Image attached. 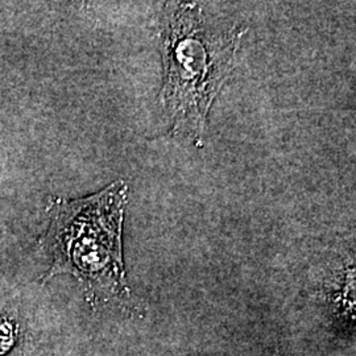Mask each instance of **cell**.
<instances>
[{
	"label": "cell",
	"mask_w": 356,
	"mask_h": 356,
	"mask_svg": "<svg viewBox=\"0 0 356 356\" xmlns=\"http://www.w3.org/2000/svg\"><path fill=\"white\" fill-rule=\"evenodd\" d=\"M245 32L242 26H214L194 3L166 8L160 31L164 67L160 101L170 134L201 145L207 115L234 70Z\"/></svg>",
	"instance_id": "1"
},
{
	"label": "cell",
	"mask_w": 356,
	"mask_h": 356,
	"mask_svg": "<svg viewBox=\"0 0 356 356\" xmlns=\"http://www.w3.org/2000/svg\"><path fill=\"white\" fill-rule=\"evenodd\" d=\"M127 202L123 181L86 198L51 200V222L42 239L51 266L44 280L69 273L91 291H126L122 229Z\"/></svg>",
	"instance_id": "2"
},
{
	"label": "cell",
	"mask_w": 356,
	"mask_h": 356,
	"mask_svg": "<svg viewBox=\"0 0 356 356\" xmlns=\"http://www.w3.org/2000/svg\"><path fill=\"white\" fill-rule=\"evenodd\" d=\"M15 341V331L11 322L0 321V355L4 354Z\"/></svg>",
	"instance_id": "3"
}]
</instances>
